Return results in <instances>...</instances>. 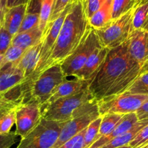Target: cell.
<instances>
[{
    "label": "cell",
    "mask_w": 148,
    "mask_h": 148,
    "mask_svg": "<svg viewBox=\"0 0 148 148\" xmlns=\"http://www.w3.org/2000/svg\"><path fill=\"white\" fill-rule=\"evenodd\" d=\"M17 137L15 132L0 134V148H10L17 142Z\"/></svg>",
    "instance_id": "36"
},
{
    "label": "cell",
    "mask_w": 148,
    "mask_h": 148,
    "mask_svg": "<svg viewBox=\"0 0 148 148\" xmlns=\"http://www.w3.org/2000/svg\"><path fill=\"white\" fill-rule=\"evenodd\" d=\"M126 92L132 94L148 95V72L141 73L132 82Z\"/></svg>",
    "instance_id": "25"
},
{
    "label": "cell",
    "mask_w": 148,
    "mask_h": 148,
    "mask_svg": "<svg viewBox=\"0 0 148 148\" xmlns=\"http://www.w3.org/2000/svg\"><path fill=\"white\" fill-rule=\"evenodd\" d=\"M42 106L39 102L30 100L17 106L15 108V134L24 138L41 119Z\"/></svg>",
    "instance_id": "10"
},
{
    "label": "cell",
    "mask_w": 148,
    "mask_h": 148,
    "mask_svg": "<svg viewBox=\"0 0 148 148\" xmlns=\"http://www.w3.org/2000/svg\"><path fill=\"white\" fill-rule=\"evenodd\" d=\"M130 56L142 66L148 58V31L133 30L129 38Z\"/></svg>",
    "instance_id": "12"
},
{
    "label": "cell",
    "mask_w": 148,
    "mask_h": 148,
    "mask_svg": "<svg viewBox=\"0 0 148 148\" xmlns=\"http://www.w3.org/2000/svg\"><path fill=\"white\" fill-rule=\"evenodd\" d=\"M102 119V116H100L98 118L91 121L86 127L85 134H84V148H89L91 145L97 140V137L99 133V130H100Z\"/></svg>",
    "instance_id": "26"
},
{
    "label": "cell",
    "mask_w": 148,
    "mask_h": 148,
    "mask_svg": "<svg viewBox=\"0 0 148 148\" xmlns=\"http://www.w3.org/2000/svg\"><path fill=\"white\" fill-rule=\"evenodd\" d=\"M13 36L2 25L0 27V54L4 55L12 46Z\"/></svg>",
    "instance_id": "31"
},
{
    "label": "cell",
    "mask_w": 148,
    "mask_h": 148,
    "mask_svg": "<svg viewBox=\"0 0 148 148\" xmlns=\"http://www.w3.org/2000/svg\"><path fill=\"white\" fill-rule=\"evenodd\" d=\"M73 1H75V0H73ZM80 1H81V2L83 3V4H84V6H85V4H86V0H80Z\"/></svg>",
    "instance_id": "47"
},
{
    "label": "cell",
    "mask_w": 148,
    "mask_h": 148,
    "mask_svg": "<svg viewBox=\"0 0 148 148\" xmlns=\"http://www.w3.org/2000/svg\"><path fill=\"white\" fill-rule=\"evenodd\" d=\"M138 121H139V119H138L136 113H131V114H125L123 118L121 119V120L119 121L118 124H117L114 130L110 134L101 137L99 140H97V141L94 142L91 145V147L89 148L101 147L102 146L105 145L106 143L110 142L113 139L115 138V137L122 135V134L129 132Z\"/></svg>",
    "instance_id": "16"
},
{
    "label": "cell",
    "mask_w": 148,
    "mask_h": 148,
    "mask_svg": "<svg viewBox=\"0 0 148 148\" xmlns=\"http://www.w3.org/2000/svg\"><path fill=\"white\" fill-rule=\"evenodd\" d=\"M41 41L34 46L26 50L21 59L17 63L16 66L23 72L25 77L27 78L34 74L37 69L41 49Z\"/></svg>",
    "instance_id": "17"
},
{
    "label": "cell",
    "mask_w": 148,
    "mask_h": 148,
    "mask_svg": "<svg viewBox=\"0 0 148 148\" xmlns=\"http://www.w3.org/2000/svg\"><path fill=\"white\" fill-rule=\"evenodd\" d=\"M89 85V82L84 80V79H77V78L72 80L65 79L56 88L53 94L51 95L50 98L44 105L50 104L60 98L72 96L75 94L79 93L81 91L87 89Z\"/></svg>",
    "instance_id": "15"
},
{
    "label": "cell",
    "mask_w": 148,
    "mask_h": 148,
    "mask_svg": "<svg viewBox=\"0 0 148 148\" xmlns=\"http://www.w3.org/2000/svg\"><path fill=\"white\" fill-rule=\"evenodd\" d=\"M109 51L110 50L108 49L102 47V46L97 48L90 55L85 65L77 73L75 77L77 79L88 81L90 83L91 79L94 78L101 67Z\"/></svg>",
    "instance_id": "13"
},
{
    "label": "cell",
    "mask_w": 148,
    "mask_h": 148,
    "mask_svg": "<svg viewBox=\"0 0 148 148\" xmlns=\"http://www.w3.org/2000/svg\"><path fill=\"white\" fill-rule=\"evenodd\" d=\"M17 106L19 105L15 103L6 101V100L1 98L0 100V112H1V111H10V110L13 109V108H15Z\"/></svg>",
    "instance_id": "39"
},
{
    "label": "cell",
    "mask_w": 148,
    "mask_h": 148,
    "mask_svg": "<svg viewBox=\"0 0 148 148\" xmlns=\"http://www.w3.org/2000/svg\"><path fill=\"white\" fill-rule=\"evenodd\" d=\"M142 66L133 59L129 51V39L110 49L89 85L88 90L99 102L126 92L140 75Z\"/></svg>",
    "instance_id": "1"
},
{
    "label": "cell",
    "mask_w": 148,
    "mask_h": 148,
    "mask_svg": "<svg viewBox=\"0 0 148 148\" xmlns=\"http://www.w3.org/2000/svg\"><path fill=\"white\" fill-rule=\"evenodd\" d=\"M3 60H4V56H3V55L0 54V70H1V69L2 68V66H4Z\"/></svg>",
    "instance_id": "44"
},
{
    "label": "cell",
    "mask_w": 148,
    "mask_h": 148,
    "mask_svg": "<svg viewBox=\"0 0 148 148\" xmlns=\"http://www.w3.org/2000/svg\"><path fill=\"white\" fill-rule=\"evenodd\" d=\"M147 100H148V95L125 92L113 98L97 102L99 114L102 116L107 114L136 113Z\"/></svg>",
    "instance_id": "9"
},
{
    "label": "cell",
    "mask_w": 148,
    "mask_h": 148,
    "mask_svg": "<svg viewBox=\"0 0 148 148\" xmlns=\"http://www.w3.org/2000/svg\"><path fill=\"white\" fill-rule=\"evenodd\" d=\"M105 1L106 0H86L84 9L88 20L102 7Z\"/></svg>",
    "instance_id": "34"
},
{
    "label": "cell",
    "mask_w": 148,
    "mask_h": 148,
    "mask_svg": "<svg viewBox=\"0 0 148 148\" xmlns=\"http://www.w3.org/2000/svg\"><path fill=\"white\" fill-rule=\"evenodd\" d=\"M143 30H148V17H147V20H146V22H145V25H144V26H143Z\"/></svg>",
    "instance_id": "45"
},
{
    "label": "cell",
    "mask_w": 148,
    "mask_h": 148,
    "mask_svg": "<svg viewBox=\"0 0 148 148\" xmlns=\"http://www.w3.org/2000/svg\"><path fill=\"white\" fill-rule=\"evenodd\" d=\"M147 124L148 119L139 120L129 132L113 139V140H110V142L106 143L105 145H104L100 148H117L129 145V143L133 140V138L136 137V135L139 133V132Z\"/></svg>",
    "instance_id": "21"
},
{
    "label": "cell",
    "mask_w": 148,
    "mask_h": 148,
    "mask_svg": "<svg viewBox=\"0 0 148 148\" xmlns=\"http://www.w3.org/2000/svg\"><path fill=\"white\" fill-rule=\"evenodd\" d=\"M117 148H131L129 145H125V146H123V147H117Z\"/></svg>",
    "instance_id": "46"
},
{
    "label": "cell",
    "mask_w": 148,
    "mask_h": 148,
    "mask_svg": "<svg viewBox=\"0 0 148 148\" xmlns=\"http://www.w3.org/2000/svg\"><path fill=\"white\" fill-rule=\"evenodd\" d=\"M142 0H113V20L118 18L134 8Z\"/></svg>",
    "instance_id": "24"
},
{
    "label": "cell",
    "mask_w": 148,
    "mask_h": 148,
    "mask_svg": "<svg viewBox=\"0 0 148 148\" xmlns=\"http://www.w3.org/2000/svg\"><path fill=\"white\" fill-rule=\"evenodd\" d=\"M54 5H55L54 0H41V1L39 27L42 32H44L45 27L49 23Z\"/></svg>",
    "instance_id": "27"
},
{
    "label": "cell",
    "mask_w": 148,
    "mask_h": 148,
    "mask_svg": "<svg viewBox=\"0 0 148 148\" xmlns=\"http://www.w3.org/2000/svg\"><path fill=\"white\" fill-rule=\"evenodd\" d=\"M71 2H73V0H56L49 22L55 20L60 14V13L65 10V7Z\"/></svg>",
    "instance_id": "35"
},
{
    "label": "cell",
    "mask_w": 148,
    "mask_h": 148,
    "mask_svg": "<svg viewBox=\"0 0 148 148\" xmlns=\"http://www.w3.org/2000/svg\"><path fill=\"white\" fill-rule=\"evenodd\" d=\"M26 79L23 72L17 66L6 64L0 70V95L2 96Z\"/></svg>",
    "instance_id": "14"
},
{
    "label": "cell",
    "mask_w": 148,
    "mask_h": 148,
    "mask_svg": "<svg viewBox=\"0 0 148 148\" xmlns=\"http://www.w3.org/2000/svg\"><path fill=\"white\" fill-rule=\"evenodd\" d=\"M1 98H1V95H0V100H1Z\"/></svg>",
    "instance_id": "50"
},
{
    "label": "cell",
    "mask_w": 148,
    "mask_h": 148,
    "mask_svg": "<svg viewBox=\"0 0 148 148\" xmlns=\"http://www.w3.org/2000/svg\"><path fill=\"white\" fill-rule=\"evenodd\" d=\"M94 99L88 88L72 96L60 98L50 104L42 106L41 118L49 121L65 122L81 106Z\"/></svg>",
    "instance_id": "4"
},
{
    "label": "cell",
    "mask_w": 148,
    "mask_h": 148,
    "mask_svg": "<svg viewBox=\"0 0 148 148\" xmlns=\"http://www.w3.org/2000/svg\"><path fill=\"white\" fill-rule=\"evenodd\" d=\"M5 10L0 8V27L2 25L3 21H4V13H5Z\"/></svg>",
    "instance_id": "42"
},
{
    "label": "cell",
    "mask_w": 148,
    "mask_h": 148,
    "mask_svg": "<svg viewBox=\"0 0 148 148\" xmlns=\"http://www.w3.org/2000/svg\"><path fill=\"white\" fill-rule=\"evenodd\" d=\"M39 13H28L26 12L20 25L18 33L28 31L39 27Z\"/></svg>",
    "instance_id": "29"
},
{
    "label": "cell",
    "mask_w": 148,
    "mask_h": 148,
    "mask_svg": "<svg viewBox=\"0 0 148 148\" xmlns=\"http://www.w3.org/2000/svg\"><path fill=\"white\" fill-rule=\"evenodd\" d=\"M86 129H84L83 131L76 134L75 137L64 143L59 148H84V134H85Z\"/></svg>",
    "instance_id": "33"
},
{
    "label": "cell",
    "mask_w": 148,
    "mask_h": 148,
    "mask_svg": "<svg viewBox=\"0 0 148 148\" xmlns=\"http://www.w3.org/2000/svg\"><path fill=\"white\" fill-rule=\"evenodd\" d=\"M135 7L118 18L113 20L105 27L95 30L102 47L110 50L118 47L129 38L133 30L132 17Z\"/></svg>",
    "instance_id": "5"
},
{
    "label": "cell",
    "mask_w": 148,
    "mask_h": 148,
    "mask_svg": "<svg viewBox=\"0 0 148 148\" xmlns=\"http://www.w3.org/2000/svg\"><path fill=\"white\" fill-rule=\"evenodd\" d=\"M136 114L139 120H143L148 119V100H147L140 108L136 111Z\"/></svg>",
    "instance_id": "37"
},
{
    "label": "cell",
    "mask_w": 148,
    "mask_h": 148,
    "mask_svg": "<svg viewBox=\"0 0 148 148\" xmlns=\"http://www.w3.org/2000/svg\"><path fill=\"white\" fill-rule=\"evenodd\" d=\"M42 37L43 32L37 27L28 31L17 33L13 36L12 46H17L23 50H27L29 48L40 43Z\"/></svg>",
    "instance_id": "19"
},
{
    "label": "cell",
    "mask_w": 148,
    "mask_h": 148,
    "mask_svg": "<svg viewBox=\"0 0 148 148\" xmlns=\"http://www.w3.org/2000/svg\"><path fill=\"white\" fill-rule=\"evenodd\" d=\"M148 17V0H142L135 7L132 17L133 30L143 28Z\"/></svg>",
    "instance_id": "23"
},
{
    "label": "cell",
    "mask_w": 148,
    "mask_h": 148,
    "mask_svg": "<svg viewBox=\"0 0 148 148\" xmlns=\"http://www.w3.org/2000/svg\"><path fill=\"white\" fill-rule=\"evenodd\" d=\"M124 115L125 114H107L102 116V119L101 124H100L97 140L101 137L110 134L114 130L117 124H118L119 121L121 120Z\"/></svg>",
    "instance_id": "22"
},
{
    "label": "cell",
    "mask_w": 148,
    "mask_h": 148,
    "mask_svg": "<svg viewBox=\"0 0 148 148\" xmlns=\"http://www.w3.org/2000/svg\"><path fill=\"white\" fill-rule=\"evenodd\" d=\"M89 25L84 4L80 0L72 3L60 29L46 69L61 64L79 45Z\"/></svg>",
    "instance_id": "2"
},
{
    "label": "cell",
    "mask_w": 148,
    "mask_h": 148,
    "mask_svg": "<svg viewBox=\"0 0 148 148\" xmlns=\"http://www.w3.org/2000/svg\"><path fill=\"white\" fill-rule=\"evenodd\" d=\"M27 7L28 4H22L6 10L3 26L12 36L18 33L22 22L27 12Z\"/></svg>",
    "instance_id": "18"
},
{
    "label": "cell",
    "mask_w": 148,
    "mask_h": 148,
    "mask_svg": "<svg viewBox=\"0 0 148 148\" xmlns=\"http://www.w3.org/2000/svg\"><path fill=\"white\" fill-rule=\"evenodd\" d=\"M148 72V58L145 61V63L143 64V65H142V69H141V73H143V72Z\"/></svg>",
    "instance_id": "41"
},
{
    "label": "cell",
    "mask_w": 148,
    "mask_h": 148,
    "mask_svg": "<svg viewBox=\"0 0 148 148\" xmlns=\"http://www.w3.org/2000/svg\"><path fill=\"white\" fill-rule=\"evenodd\" d=\"M7 0H0V8L3 10H7L6 6H7Z\"/></svg>",
    "instance_id": "43"
},
{
    "label": "cell",
    "mask_w": 148,
    "mask_h": 148,
    "mask_svg": "<svg viewBox=\"0 0 148 148\" xmlns=\"http://www.w3.org/2000/svg\"><path fill=\"white\" fill-rule=\"evenodd\" d=\"M65 122L41 119L38 125L24 138L16 148H52L57 140Z\"/></svg>",
    "instance_id": "6"
},
{
    "label": "cell",
    "mask_w": 148,
    "mask_h": 148,
    "mask_svg": "<svg viewBox=\"0 0 148 148\" xmlns=\"http://www.w3.org/2000/svg\"><path fill=\"white\" fill-rule=\"evenodd\" d=\"M138 148H148V144H147V145H145L142 146V147H138Z\"/></svg>",
    "instance_id": "49"
},
{
    "label": "cell",
    "mask_w": 148,
    "mask_h": 148,
    "mask_svg": "<svg viewBox=\"0 0 148 148\" xmlns=\"http://www.w3.org/2000/svg\"><path fill=\"white\" fill-rule=\"evenodd\" d=\"M54 1H55H55H56V0H54ZM54 6H55V5H54Z\"/></svg>",
    "instance_id": "51"
},
{
    "label": "cell",
    "mask_w": 148,
    "mask_h": 148,
    "mask_svg": "<svg viewBox=\"0 0 148 148\" xmlns=\"http://www.w3.org/2000/svg\"><path fill=\"white\" fill-rule=\"evenodd\" d=\"M6 112H7V111H1V112H0V118H1V116H2L3 115H4V114H5Z\"/></svg>",
    "instance_id": "48"
},
{
    "label": "cell",
    "mask_w": 148,
    "mask_h": 148,
    "mask_svg": "<svg viewBox=\"0 0 148 148\" xmlns=\"http://www.w3.org/2000/svg\"><path fill=\"white\" fill-rule=\"evenodd\" d=\"M15 108L6 112L0 118V134L10 133L12 127L15 124Z\"/></svg>",
    "instance_id": "28"
},
{
    "label": "cell",
    "mask_w": 148,
    "mask_h": 148,
    "mask_svg": "<svg viewBox=\"0 0 148 148\" xmlns=\"http://www.w3.org/2000/svg\"><path fill=\"white\" fill-rule=\"evenodd\" d=\"M29 0H7L6 8L9 9L15 6L22 5V4H28Z\"/></svg>",
    "instance_id": "40"
},
{
    "label": "cell",
    "mask_w": 148,
    "mask_h": 148,
    "mask_svg": "<svg viewBox=\"0 0 148 148\" xmlns=\"http://www.w3.org/2000/svg\"><path fill=\"white\" fill-rule=\"evenodd\" d=\"M72 3L68 4L65 10L60 13L59 16L52 22H49L46 27H45L43 32V37L41 39V49L40 51V57H39V64H38L37 69L35 71L34 74L30 76L29 79L34 81V79L44 70H46V66L49 62V59L51 57L52 51H53L54 47H55V43L57 39L58 35H59L60 29L62 27V24L64 23L65 17L69 12Z\"/></svg>",
    "instance_id": "8"
},
{
    "label": "cell",
    "mask_w": 148,
    "mask_h": 148,
    "mask_svg": "<svg viewBox=\"0 0 148 148\" xmlns=\"http://www.w3.org/2000/svg\"><path fill=\"white\" fill-rule=\"evenodd\" d=\"M113 0H106L102 7L89 19V24L95 30L102 28L113 20Z\"/></svg>",
    "instance_id": "20"
},
{
    "label": "cell",
    "mask_w": 148,
    "mask_h": 148,
    "mask_svg": "<svg viewBox=\"0 0 148 148\" xmlns=\"http://www.w3.org/2000/svg\"><path fill=\"white\" fill-rule=\"evenodd\" d=\"M65 79L60 64L52 65L34 79L30 88L29 101L33 100L43 106Z\"/></svg>",
    "instance_id": "7"
},
{
    "label": "cell",
    "mask_w": 148,
    "mask_h": 148,
    "mask_svg": "<svg viewBox=\"0 0 148 148\" xmlns=\"http://www.w3.org/2000/svg\"><path fill=\"white\" fill-rule=\"evenodd\" d=\"M148 144V124L139 132L133 140L129 143L131 148H138Z\"/></svg>",
    "instance_id": "32"
},
{
    "label": "cell",
    "mask_w": 148,
    "mask_h": 148,
    "mask_svg": "<svg viewBox=\"0 0 148 148\" xmlns=\"http://www.w3.org/2000/svg\"><path fill=\"white\" fill-rule=\"evenodd\" d=\"M100 116L99 112H96L66 121L61 130L57 140L52 148H59L64 143L86 128L91 121L98 118Z\"/></svg>",
    "instance_id": "11"
},
{
    "label": "cell",
    "mask_w": 148,
    "mask_h": 148,
    "mask_svg": "<svg viewBox=\"0 0 148 148\" xmlns=\"http://www.w3.org/2000/svg\"><path fill=\"white\" fill-rule=\"evenodd\" d=\"M100 46H101V43L95 29L89 24L79 45L60 64L65 77H75L85 65L90 55Z\"/></svg>",
    "instance_id": "3"
},
{
    "label": "cell",
    "mask_w": 148,
    "mask_h": 148,
    "mask_svg": "<svg viewBox=\"0 0 148 148\" xmlns=\"http://www.w3.org/2000/svg\"><path fill=\"white\" fill-rule=\"evenodd\" d=\"M26 50L20 49V48L17 47L15 46H11L6 53L3 55L4 56V60L3 63L4 65L6 64H17V62L21 59L22 56L25 53Z\"/></svg>",
    "instance_id": "30"
},
{
    "label": "cell",
    "mask_w": 148,
    "mask_h": 148,
    "mask_svg": "<svg viewBox=\"0 0 148 148\" xmlns=\"http://www.w3.org/2000/svg\"><path fill=\"white\" fill-rule=\"evenodd\" d=\"M41 0H29L28 3V13H39Z\"/></svg>",
    "instance_id": "38"
}]
</instances>
